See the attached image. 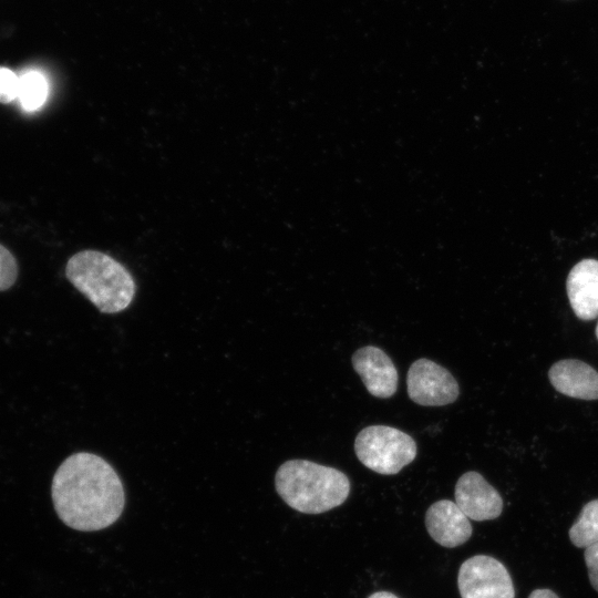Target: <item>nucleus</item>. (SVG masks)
Segmentation results:
<instances>
[{"instance_id":"obj_1","label":"nucleus","mask_w":598,"mask_h":598,"mask_svg":"<svg viewBox=\"0 0 598 598\" xmlns=\"http://www.w3.org/2000/svg\"><path fill=\"white\" fill-rule=\"evenodd\" d=\"M51 496L59 518L81 532L104 529L115 523L125 505L122 481L103 457L78 452L58 467Z\"/></svg>"},{"instance_id":"obj_2","label":"nucleus","mask_w":598,"mask_h":598,"mask_svg":"<svg viewBox=\"0 0 598 598\" xmlns=\"http://www.w3.org/2000/svg\"><path fill=\"white\" fill-rule=\"evenodd\" d=\"M275 486L288 506L305 514L328 512L343 504L350 494V481L343 472L308 460L282 463Z\"/></svg>"},{"instance_id":"obj_3","label":"nucleus","mask_w":598,"mask_h":598,"mask_svg":"<svg viewBox=\"0 0 598 598\" xmlns=\"http://www.w3.org/2000/svg\"><path fill=\"white\" fill-rule=\"evenodd\" d=\"M65 276L103 313H117L126 309L136 290L128 270L109 255L96 250L73 255L66 264Z\"/></svg>"},{"instance_id":"obj_4","label":"nucleus","mask_w":598,"mask_h":598,"mask_svg":"<svg viewBox=\"0 0 598 598\" xmlns=\"http://www.w3.org/2000/svg\"><path fill=\"white\" fill-rule=\"evenodd\" d=\"M354 452L365 467L393 475L414 461L417 446L412 436L399 429L370 425L358 433Z\"/></svg>"},{"instance_id":"obj_5","label":"nucleus","mask_w":598,"mask_h":598,"mask_svg":"<svg viewBox=\"0 0 598 598\" xmlns=\"http://www.w3.org/2000/svg\"><path fill=\"white\" fill-rule=\"evenodd\" d=\"M457 586L461 598H515L508 570L487 555H475L461 565Z\"/></svg>"},{"instance_id":"obj_6","label":"nucleus","mask_w":598,"mask_h":598,"mask_svg":"<svg viewBox=\"0 0 598 598\" xmlns=\"http://www.w3.org/2000/svg\"><path fill=\"white\" fill-rule=\"evenodd\" d=\"M409 398L422 406H443L458 398V383L452 373L436 362L421 358L406 374Z\"/></svg>"},{"instance_id":"obj_7","label":"nucleus","mask_w":598,"mask_h":598,"mask_svg":"<svg viewBox=\"0 0 598 598\" xmlns=\"http://www.w3.org/2000/svg\"><path fill=\"white\" fill-rule=\"evenodd\" d=\"M455 503L471 519L497 518L503 511L499 493L477 472L464 473L455 484Z\"/></svg>"},{"instance_id":"obj_8","label":"nucleus","mask_w":598,"mask_h":598,"mask_svg":"<svg viewBox=\"0 0 598 598\" xmlns=\"http://www.w3.org/2000/svg\"><path fill=\"white\" fill-rule=\"evenodd\" d=\"M351 362L371 395L388 399L396 392L399 380L396 368L380 348L362 347L352 354Z\"/></svg>"},{"instance_id":"obj_9","label":"nucleus","mask_w":598,"mask_h":598,"mask_svg":"<svg viewBox=\"0 0 598 598\" xmlns=\"http://www.w3.org/2000/svg\"><path fill=\"white\" fill-rule=\"evenodd\" d=\"M425 527L439 545L447 548L466 543L473 533L468 517L450 499L437 501L427 508Z\"/></svg>"},{"instance_id":"obj_10","label":"nucleus","mask_w":598,"mask_h":598,"mask_svg":"<svg viewBox=\"0 0 598 598\" xmlns=\"http://www.w3.org/2000/svg\"><path fill=\"white\" fill-rule=\"evenodd\" d=\"M566 288L579 319L592 320L598 316V260L584 259L576 264L568 274Z\"/></svg>"},{"instance_id":"obj_11","label":"nucleus","mask_w":598,"mask_h":598,"mask_svg":"<svg viewBox=\"0 0 598 598\" xmlns=\"http://www.w3.org/2000/svg\"><path fill=\"white\" fill-rule=\"evenodd\" d=\"M548 377L554 388L567 396L598 400V372L582 361L560 360L551 365Z\"/></svg>"},{"instance_id":"obj_12","label":"nucleus","mask_w":598,"mask_h":598,"mask_svg":"<svg viewBox=\"0 0 598 598\" xmlns=\"http://www.w3.org/2000/svg\"><path fill=\"white\" fill-rule=\"evenodd\" d=\"M49 95L47 78L38 70H29L19 75L18 99L21 107L27 112L40 109Z\"/></svg>"},{"instance_id":"obj_13","label":"nucleus","mask_w":598,"mask_h":598,"mask_svg":"<svg viewBox=\"0 0 598 598\" xmlns=\"http://www.w3.org/2000/svg\"><path fill=\"white\" fill-rule=\"evenodd\" d=\"M570 542L578 548H587L598 542V499L588 502L569 529Z\"/></svg>"},{"instance_id":"obj_14","label":"nucleus","mask_w":598,"mask_h":598,"mask_svg":"<svg viewBox=\"0 0 598 598\" xmlns=\"http://www.w3.org/2000/svg\"><path fill=\"white\" fill-rule=\"evenodd\" d=\"M18 277V265L13 255L0 244V291L13 286Z\"/></svg>"},{"instance_id":"obj_15","label":"nucleus","mask_w":598,"mask_h":598,"mask_svg":"<svg viewBox=\"0 0 598 598\" xmlns=\"http://www.w3.org/2000/svg\"><path fill=\"white\" fill-rule=\"evenodd\" d=\"M19 75L12 70L0 66V103H11L18 99Z\"/></svg>"},{"instance_id":"obj_16","label":"nucleus","mask_w":598,"mask_h":598,"mask_svg":"<svg viewBox=\"0 0 598 598\" xmlns=\"http://www.w3.org/2000/svg\"><path fill=\"white\" fill-rule=\"evenodd\" d=\"M585 561L590 584L598 591V542L585 549Z\"/></svg>"},{"instance_id":"obj_17","label":"nucleus","mask_w":598,"mask_h":598,"mask_svg":"<svg viewBox=\"0 0 598 598\" xmlns=\"http://www.w3.org/2000/svg\"><path fill=\"white\" fill-rule=\"evenodd\" d=\"M528 598H559V597L550 589H535L530 592Z\"/></svg>"},{"instance_id":"obj_18","label":"nucleus","mask_w":598,"mask_h":598,"mask_svg":"<svg viewBox=\"0 0 598 598\" xmlns=\"http://www.w3.org/2000/svg\"><path fill=\"white\" fill-rule=\"evenodd\" d=\"M368 598H399L390 591H377L370 595Z\"/></svg>"},{"instance_id":"obj_19","label":"nucleus","mask_w":598,"mask_h":598,"mask_svg":"<svg viewBox=\"0 0 598 598\" xmlns=\"http://www.w3.org/2000/svg\"><path fill=\"white\" fill-rule=\"evenodd\" d=\"M596 336H597V339H598V322H597V327H596Z\"/></svg>"}]
</instances>
